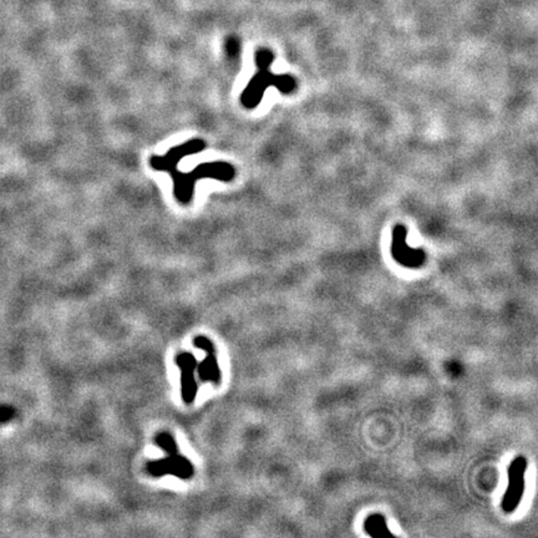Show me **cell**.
<instances>
[{"mask_svg": "<svg viewBox=\"0 0 538 538\" xmlns=\"http://www.w3.org/2000/svg\"><path fill=\"white\" fill-rule=\"evenodd\" d=\"M206 149V142L202 139H192L178 146L172 147L165 156H152L150 166L155 171L167 172L173 181V195L181 205H190L198 181L212 178L221 182H230L235 178L236 171L231 163L225 161L205 162L195 167L192 171L182 172L178 163L182 158L192 156Z\"/></svg>", "mask_w": 538, "mask_h": 538, "instance_id": "6da1fadb", "label": "cell"}, {"mask_svg": "<svg viewBox=\"0 0 538 538\" xmlns=\"http://www.w3.org/2000/svg\"><path fill=\"white\" fill-rule=\"evenodd\" d=\"M274 56L268 49H258L256 53L257 74L248 82L242 92V105L246 109H254L261 104L262 97L267 89L274 86L283 94H291L296 89V81L292 76L274 75L271 72Z\"/></svg>", "mask_w": 538, "mask_h": 538, "instance_id": "7a4b0ae2", "label": "cell"}, {"mask_svg": "<svg viewBox=\"0 0 538 538\" xmlns=\"http://www.w3.org/2000/svg\"><path fill=\"white\" fill-rule=\"evenodd\" d=\"M526 470H527V458L522 455L515 458L508 466V486L501 502L503 512H513L522 501Z\"/></svg>", "mask_w": 538, "mask_h": 538, "instance_id": "3957f363", "label": "cell"}, {"mask_svg": "<svg viewBox=\"0 0 538 538\" xmlns=\"http://www.w3.org/2000/svg\"><path fill=\"white\" fill-rule=\"evenodd\" d=\"M392 257L395 261L399 262L402 266L409 268H418L421 267L425 262V252L418 248H411L407 243V228L397 226L392 233Z\"/></svg>", "mask_w": 538, "mask_h": 538, "instance_id": "277c9868", "label": "cell"}, {"mask_svg": "<svg viewBox=\"0 0 538 538\" xmlns=\"http://www.w3.org/2000/svg\"><path fill=\"white\" fill-rule=\"evenodd\" d=\"M171 458H167L163 461L149 463V471L155 476H162L165 473L176 475L178 478H191L193 468L191 463L186 458L178 456L177 453H170Z\"/></svg>", "mask_w": 538, "mask_h": 538, "instance_id": "5b68a950", "label": "cell"}, {"mask_svg": "<svg viewBox=\"0 0 538 538\" xmlns=\"http://www.w3.org/2000/svg\"><path fill=\"white\" fill-rule=\"evenodd\" d=\"M178 367H181L182 397L187 404H191L195 400L197 392V384L195 380V369H196V359L191 354L183 353L176 359Z\"/></svg>", "mask_w": 538, "mask_h": 538, "instance_id": "8992f818", "label": "cell"}, {"mask_svg": "<svg viewBox=\"0 0 538 538\" xmlns=\"http://www.w3.org/2000/svg\"><path fill=\"white\" fill-rule=\"evenodd\" d=\"M206 353V360L200 364V367H198L200 377H201L202 382H212L215 384H220L221 382V370H220L218 362H217L216 357H215V349Z\"/></svg>", "mask_w": 538, "mask_h": 538, "instance_id": "52a82bcc", "label": "cell"}, {"mask_svg": "<svg viewBox=\"0 0 538 538\" xmlns=\"http://www.w3.org/2000/svg\"><path fill=\"white\" fill-rule=\"evenodd\" d=\"M364 528H365V532L370 536V537H387V536H394L389 528L387 526V520L379 513H374L372 516L365 520L364 523Z\"/></svg>", "mask_w": 538, "mask_h": 538, "instance_id": "ba28073f", "label": "cell"}, {"mask_svg": "<svg viewBox=\"0 0 538 538\" xmlns=\"http://www.w3.org/2000/svg\"><path fill=\"white\" fill-rule=\"evenodd\" d=\"M156 441L166 453H175L178 451L175 440L171 436L166 435V434H161L160 436H157Z\"/></svg>", "mask_w": 538, "mask_h": 538, "instance_id": "9c48e42d", "label": "cell"}, {"mask_svg": "<svg viewBox=\"0 0 538 538\" xmlns=\"http://www.w3.org/2000/svg\"><path fill=\"white\" fill-rule=\"evenodd\" d=\"M226 50L230 55H235V54H237L238 53V50H240V46H238V43H237L235 39H228L227 41V46H226Z\"/></svg>", "mask_w": 538, "mask_h": 538, "instance_id": "30bf717a", "label": "cell"}, {"mask_svg": "<svg viewBox=\"0 0 538 538\" xmlns=\"http://www.w3.org/2000/svg\"><path fill=\"white\" fill-rule=\"evenodd\" d=\"M11 413H13V411L9 410V408L1 409V410H0V421H4V420L11 419Z\"/></svg>", "mask_w": 538, "mask_h": 538, "instance_id": "8fae6325", "label": "cell"}]
</instances>
